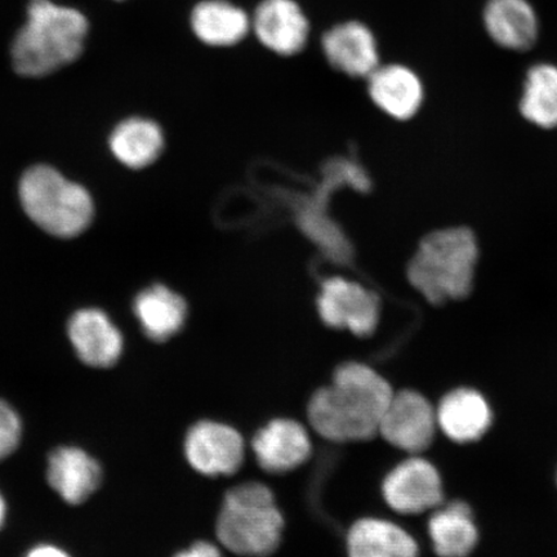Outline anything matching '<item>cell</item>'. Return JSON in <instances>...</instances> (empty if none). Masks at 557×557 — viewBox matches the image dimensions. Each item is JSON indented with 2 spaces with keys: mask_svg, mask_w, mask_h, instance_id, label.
Masks as SVG:
<instances>
[{
  "mask_svg": "<svg viewBox=\"0 0 557 557\" xmlns=\"http://www.w3.org/2000/svg\"><path fill=\"white\" fill-rule=\"evenodd\" d=\"M393 395L388 382L372 368L344 364L334 373L331 386L312 396L309 404L311 426L326 441H368L379 434Z\"/></svg>",
  "mask_w": 557,
  "mask_h": 557,
  "instance_id": "cell-1",
  "label": "cell"
},
{
  "mask_svg": "<svg viewBox=\"0 0 557 557\" xmlns=\"http://www.w3.org/2000/svg\"><path fill=\"white\" fill-rule=\"evenodd\" d=\"M88 30V20L78 10L52 0H30L26 23L13 39V67L27 78L58 72L79 59Z\"/></svg>",
  "mask_w": 557,
  "mask_h": 557,
  "instance_id": "cell-2",
  "label": "cell"
},
{
  "mask_svg": "<svg viewBox=\"0 0 557 557\" xmlns=\"http://www.w3.org/2000/svg\"><path fill=\"white\" fill-rule=\"evenodd\" d=\"M479 255L471 228L435 230L418 244L408 264V281L431 305L459 301L473 289Z\"/></svg>",
  "mask_w": 557,
  "mask_h": 557,
  "instance_id": "cell-3",
  "label": "cell"
},
{
  "mask_svg": "<svg viewBox=\"0 0 557 557\" xmlns=\"http://www.w3.org/2000/svg\"><path fill=\"white\" fill-rule=\"evenodd\" d=\"M283 527L273 493L263 484L248 483L226 494L218 535L222 545L236 555L264 557L277 548Z\"/></svg>",
  "mask_w": 557,
  "mask_h": 557,
  "instance_id": "cell-4",
  "label": "cell"
},
{
  "mask_svg": "<svg viewBox=\"0 0 557 557\" xmlns=\"http://www.w3.org/2000/svg\"><path fill=\"white\" fill-rule=\"evenodd\" d=\"M20 198L30 220L48 234L74 238L89 226L94 203L85 187L72 183L47 165L24 174Z\"/></svg>",
  "mask_w": 557,
  "mask_h": 557,
  "instance_id": "cell-5",
  "label": "cell"
},
{
  "mask_svg": "<svg viewBox=\"0 0 557 557\" xmlns=\"http://www.w3.org/2000/svg\"><path fill=\"white\" fill-rule=\"evenodd\" d=\"M320 318L332 329L347 330L359 337L371 336L380 322V298L363 285L331 277L318 298Z\"/></svg>",
  "mask_w": 557,
  "mask_h": 557,
  "instance_id": "cell-6",
  "label": "cell"
},
{
  "mask_svg": "<svg viewBox=\"0 0 557 557\" xmlns=\"http://www.w3.org/2000/svg\"><path fill=\"white\" fill-rule=\"evenodd\" d=\"M437 428L436 410L416 392L393 395L382 417L379 434L404 451L421 453L433 443Z\"/></svg>",
  "mask_w": 557,
  "mask_h": 557,
  "instance_id": "cell-7",
  "label": "cell"
},
{
  "mask_svg": "<svg viewBox=\"0 0 557 557\" xmlns=\"http://www.w3.org/2000/svg\"><path fill=\"white\" fill-rule=\"evenodd\" d=\"M383 497L396 512L416 515L435 510L443 503L441 475L433 463L412 457L388 473Z\"/></svg>",
  "mask_w": 557,
  "mask_h": 557,
  "instance_id": "cell-8",
  "label": "cell"
},
{
  "mask_svg": "<svg viewBox=\"0 0 557 557\" xmlns=\"http://www.w3.org/2000/svg\"><path fill=\"white\" fill-rule=\"evenodd\" d=\"M185 450L187 461L203 475H232L243 463L244 442L233 428L205 421L189 431Z\"/></svg>",
  "mask_w": 557,
  "mask_h": 557,
  "instance_id": "cell-9",
  "label": "cell"
},
{
  "mask_svg": "<svg viewBox=\"0 0 557 557\" xmlns=\"http://www.w3.org/2000/svg\"><path fill=\"white\" fill-rule=\"evenodd\" d=\"M252 33L269 51L294 55L308 45L310 24L295 0H263L250 17Z\"/></svg>",
  "mask_w": 557,
  "mask_h": 557,
  "instance_id": "cell-10",
  "label": "cell"
},
{
  "mask_svg": "<svg viewBox=\"0 0 557 557\" xmlns=\"http://www.w3.org/2000/svg\"><path fill=\"white\" fill-rule=\"evenodd\" d=\"M322 48L330 64L352 78H368L381 65L377 40L359 21L333 26L323 35Z\"/></svg>",
  "mask_w": 557,
  "mask_h": 557,
  "instance_id": "cell-11",
  "label": "cell"
},
{
  "mask_svg": "<svg viewBox=\"0 0 557 557\" xmlns=\"http://www.w3.org/2000/svg\"><path fill=\"white\" fill-rule=\"evenodd\" d=\"M67 333L79 359L89 367H113L121 358L122 334L100 310L75 312L70 319Z\"/></svg>",
  "mask_w": 557,
  "mask_h": 557,
  "instance_id": "cell-12",
  "label": "cell"
},
{
  "mask_svg": "<svg viewBox=\"0 0 557 557\" xmlns=\"http://www.w3.org/2000/svg\"><path fill=\"white\" fill-rule=\"evenodd\" d=\"M367 79L372 101L394 120H412L422 108L424 89L413 70L399 64L380 65Z\"/></svg>",
  "mask_w": 557,
  "mask_h": 557,
  "instance_id": "cell-13",
  "label": "cell"
},
{
  "mask_svg": "<svg viewBox=\"0 0 557 557\" xmlns=\"http://www.w3.org/2000/svg\"><path fill=\"white\" fill-rule=\"evenodd\" d=\"M252 448L263 470L282 473L298 468L309 458L311 442L302 424L276 420L255 436Z\"/></svg>",
  "mask_w": 557,
  "mask_h": 557,
  "instance_id": "cell-14",
  "label": "cell"
},
{
  "mask_svg": "<svg viewBox=\"0 0 557 557\" xmlns=\"http://www.w3.org/2000/svg\"><path fill=\"white\" fill-rule=\"evenodd\" d=\"M47 478L62 499L70 505H81L100 486L102 471L85 450L64 447L51 453Z\"/></svg>",
  "mask_w": 557,
  "mask_h": 557,
  "instance_id": "cell-15",
  "label": "cell"
},
{
  "mask_svg": "<svg viewBox=\"0 0 557 557\" xmlns=\"http://www.w3.org/2000/svg\"><path fill=\"white\" fill-rule=\"evenodd\" d=\"M437 428L450 441H479L492 424V410L482 394L471 388H458L445 395L436 409Z\"/></svg>",
  "mask_w": 557,
  "mask_h": 557,
  "instance_id": "cell-16",
  "label": "cell"
},
{
  "mask_svg": "<svg viewBox=\"0 0 557 557\" xmlns=\"http://www.w3.org/2000/svg\"><path fill=\"white\" fill-rule=\"evenodd\" d=\"M484 24L491 38L507 50L527 51L539 38L537 13L528 0H490Z\"/></svg>",
  "mask_w": 557,
  "mask_h": 557,
  "instance_id": "cell-17",
  "label": "cell"
},
{
  "mask_svg": "<svg viewBox=\"0 0 557 557\" xmlns=\"http://www.w3.org/2000/svg\"><path fill=\"white\" fill-rule=\"evenodd\" d=\"M191 30L201 44L209 47L239 45L252 32L250 16L228 0H203L194 7Z\"/></svg>",
  "mask_w": 557,
  "mask_h": 557,
  "instance_id": "cell-18",
  "label": "cell"
},
{
  "mask_svg": "<svg viewBox=\"0 0 557 557\" xmlns=\"http://www.w3.org/2000/svg\"><path fill=\"white\" fill-rule=\"evenodd\" d=\"M347 547L350 557H418L412 535L380 519H363L354 524Z\"/></svg>",
  "mask_w": 557,
  "mask_h": 557,
  "instance_id": "cell-19",
  "label": "cell"
},
{
  "mask_svg": "<svg viewBox=\"0 0 557 557\" xmlns=\"http://www.w3.org/2000/svg\"><path fill=\"white\" fill-rule=\"evenodd\" d=\"M135 313L146 336L162 343L183 329L187 306L176 292L164 285H152L137 296Z\"/></svg>",
  "mask_w": 557,
  "mask_h": 557,
  "instance_id": "cell-20",
  "label": "cell"
},
{
  "mask_svg": "<svg viewBox=\"0 0 557 557\" xmlns=\"http://www.w3.org/2000/svg\"><path fill=\"white\" fill-rule=\"evenodd\" d=\"M429 533L438 557H469L479 539L470 507L458 500L438 508L430 519Z\"/></svg>",
  "mask_w": 557,
  "mask_h": 557,
  "instance_id": "cell-21",
  "label": "cell"
},
{
  "mask_svg": "<svg viewBox=\"0 0 557 557\" xmlns=\"http://www.w3.org/2000/svg\"><path fill=\"white\" fill-rule=\"evenodd\" d=\"M110 148L115 158L129 169H145L162 154L163 132L156 122L131 117L117 125L111 135Z\"/></svg>",
  "mask_w": 557,
  "mask_h": 557,
  "instance_id": "cell-22",
  "label": "cell"
},
{
  "mask_svg": "<svg viewBox=\"0 0 557 557\" xmlns=\"http://www.w3.org/2000/svg\"><path fill=\"white\" fill-rule=\"evenodd\" d=\"M524 120L541 129L557 128V67L540 64L529 70L519 104Z\"/></svg>",
  "mask_w": 557,
  "mask_h": 557,
  "instance_id": "cell-23",
  "label": "cell"
},
{
  "mask_svg": "<svg viewBox=\"0 0 557 557\" xmlns=\"http://www.w3.org/2000/svg\"><path fill=\"white\" fill-rule=\"evenodd\" d=\"M21 433L23 429L17 413L9 404L0 400V461L17 449Z\"/></svg>",
  "mask_w": 557,
  "mask_h": 557,
  "instance_id": "cell-24",
  "label": "cell"
},
{
  "mask_svg": "<svg viewBox=\"0 0 557 557\" xmlns=\"http://www.w3.org/2000/svg\"><path fill=\"white\" fill-rule=\"evenodd\" d=\"M174 557H221V554L211 543L200 542Z\"/></svg>",
  "mask_w": 557,
  "mask_h": 557,
  "instance_id": "cell-25",
  "label": "cell"
},
{
  "mask_svg": "<svg viewBox=\"0 0 557 557\" xmlns=\"http://www.w3.org/2000/svg\"><path fill=\"white\" fill-rule=\"evenodd\" d=\"M26 557H70L62 549L54 546H38L32 549Z\"/></svg>",
  "mask_w": 557,
  "mask_h": 557,
  "instance_id": "cell-26",
  "label": "cell"
},
{
  "mask_svg": "<svg viewBox=\"0 0 557 557\" xmlns=\"http://www.w3.org/2000/svg\"><path fill=\"white\" fill-rule=\"evenodd\" d=\"M4 518H5V504H4L2 496H0V527H2Z\"/></svg>",
  "mask_w": 557,
  "mask_h": 557,
  "instance_id": "cell-27",
  "label": "cell"
}]
</instances>
